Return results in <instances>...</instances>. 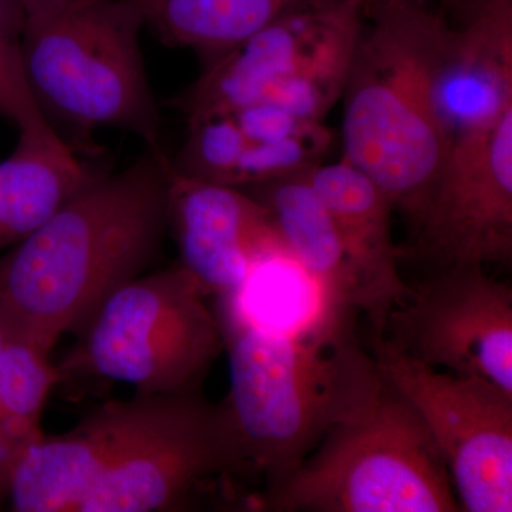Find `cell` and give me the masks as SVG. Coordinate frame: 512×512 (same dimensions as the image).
<instances>
[{"label": "cell", "mask_w": 512, "mask_h": 512, "mask_svg": "<svg viewBox=\"0 0 512 512\" xmlns=\"http://www.w3.org/2000/svg\"><path fill=\"white\" fill-rule=\"evenodd\" d=\"M247 476L224 402L200 392L138 394L43 436L12 471L16 512L188 511L205 485Z\"/></svg>", "instance_id": "6da1fadb"}, {"label": "cell", "mask_w": 512, "mask_h": 512, "mask_svg": "<svg viewBox=\"0 0 512 512\" xmlns=\"http://www.w3.org/2000/svg\"><path fill=\"white\" fill-rule=\"evenodd\" d=\"M167 153L147 148L101 174L0 256V313L49 350L80 335L107 298L146 274L167 231Z\"/></svg>", "instance_id": "7a4b0ae2"}, {"label": "cell", "mask_w": 512, "mask_h": 512, "mask_svg": "<svg viewBox=\"0 0 512 512\" xmlns=\"http://www.w3.org/2000/svg\"><path fill=\"white\" fill-rule=\"evenodd\" d=\"M352 319L353 313L328 308L299 330L218 319L229 365L222 402L247 476L264 478V493L379 393L382 377L357 345Z\"/></svg>", "instance_id": "3957f363"}, {"label": "cell", "mask_w": 512, "mask_h": 512, "mask_svg": "<svg viewBox=\"0 0 512 512\" xmlns=\"http://www.w3.org/2000/svg\"><path fill=\"white\" fill-rule=\"evenodd\" d=\"M343 90V157L414 227L451 146L437 103L446 15L420 0L366 10Z\"/></svg>", "instance_id": "277c9868"}, {"label": "cell", "mask_w": 512, "mask_h": 512, "mask_svg": "<svg viewBox=\"0 0 512 512\" xmlns=\"http://www.w3.org/2000/svg\"><path fill=\"white\" fill-rule=\"evenodd\" d=\"M148 10L146 0H72L23 26L30 89L56 130L116 128L163 153L161 114L140 43Z\"/></svg>", "instance_id": "5b68a950"}, {"label": "cell", "mask_w": 512, "mask_h": 512, "mask_svg": "<svg viewBox=\"0 0 512 512\" xmlns=\"http://www.w3.org/2000/svg\"><path fill=\"white\" fill-rule=\"evenodd\" d=\"M259 505L276 512L461 511L429 429L383 379L375 399L333 427Z\"/></svg>", "instance_id": "8992f818"}, {"label": "cell", "mask_w": 512, "mask_h": 512, "mask_svg": "<svg viewBox=\"0 0 512 512\" xmlns=\"http://www.w3.org/2000/svg\"><path fill=\"white\" fill-rule=\"evenodd\" d=\"M222 349L220 320L175 265L111 293L57 367L60 382L90 376L138 394L200 392Z\"/></svg>", "instance_id": "52a82bcc"}, {"label": "cell", "mask_w": 512, "mask_h": 512, "mask_svg": "<svg viewBox=\"0 0 512 512\" xmlns=\"http://www.w3.org/2000/svg\"><path fill=\"white\" fill-rule=\"evenodd\" d=\"M380 377L420 414L446 461L461 511H512V394L483 377L436 369L382 335Z\"/></svg>", "instance_id": "ba28073f"}, {"label": "cell", "mask_w": 512, "mask_h": 512, "mask_svg": "<svg viewBox=\"0 0 512 512\" xmlns=\"http://www.w3.org/2000/svg\"><path fill=\"white\" fill-rule=\"evenodd\" d=\"M365 15L366 0H336L276 20L204 66L171 104L191 120L254 104L296 77L345 87Z\"/></svg>", "instance_id": "9c48e42d"}, {"label": "cell", "mask_w": 512, "mask_h": 512, "mask_svg": "<svg viewBox=\"0 0 512 512\" xmlns=\"http://www.w3.org/2000/svg\"><path fill=\"white\" fill-rule=\"evenodd\" d=\"M382 336L436 369L483 377L512 394V289L484 266H450L412 288Z\"/></svg>", "instance_id": "30bf717a"}, {"label": "cell", "mask_w": 512, "mask_h": 512, "mask_svg": "<svg viewBox=\"0 0 512 512\" xmlns=\"http://www.w3.org/2000/svg\"><path fill=\"white\" fill-rule=\"evenodd\" d=\"M416 231L441 269L510 261L512 107L454 138Z\"/></svg>", "instance_id": "8fae6325"}, {"label": "cell", "mask_w": 512, "mask_h": 512, "mask_svg": "<svg viewBox=\"0 0 512 512\" xmlns=\"http://www.w3.org/2000/svg\"><path fill=\"white\" fill-rule=\"evenodd\" d=\"M167 224L178 265L205 298L241 292L256 266L286 252L271 215L242 188L210 183L168 168Z\"/></svg>", "instance_id": "7c38bea8"}, {"label": "cell", "mask_w": 512, "mask_h": 512, "mask_svg": "<svg viewBox=\"0 0 512 512\" xmlns=\"http://www.w3.org/2000/svg\"><path fill=\"white\" fill-rule=\"evenodd\" d=\"M463 3L456 25L446 16L437 77V103L451 143L512 107V0Z\"/></svg>", "instance_id": "4fadbf2b"}, {"label": "cell", "mask_w": 512, "mask_h": 512, "mask_svg": "<svg viewBox=\"0 0 512 512\" xmlns=\"http://www.w3.org/2000/svg\"><path fill=\"white\" fill-rule=\"evenodd\" d=\"M308 177L332 215L355 269L362 288V312L375 335H382L390 311L412 293V286L404 282L399 271L392 201L369 175L345 158L316 165Z\"/></svg>", "instance_id": "5bb4252c"}, {"label": "cell", "mask_w": 512, "mask_h": 512, "mask_svg": "<svg viewBox=\"0 0 512 512\" xmlns=\"http://www.w3.org/2000/svg\"><path fill=\"white\" fill-rule=\"evenodd\" d=\"M309 173V171H308ZM308 173L242 188L261 201L289 258L319 288L326 308L362 312V288L338 229Z\"/></svg>", "instance_id": "9a60e30c"}, {"label": "cell", "mask_w": 512, "mask_h": 512, "mask_svg": "<svg viewBox=\"0 0 512 512\" xmlns=\"http://www.w3.org/2000/svg\"><path fill=\"white\" fill-rule=\"evenodd\" d=\"M97 175L63 137L19 134L0 163V252L32 235Z\"/></svg>", "instance_id": "2e32d148"}, {"label": "cell", "mask_w": 512, "mask_h": 512, "mask_svg": "<svg viewBox=\"0 0 512 512\" xmlns=\"http://www.w3.org/2000/svg\"><path fill=\"white\" fill-rule=\"evenodd\" d=\"M336 0H154L147 25L170 46L197 53L204 66L276 20Z\"/></svg>", "instance_id": "e0dca14e"}, {"label": "cell", "mask_w": 512, "mask_h": 512, "mask_svg": "<svg viewBox=\"0 0 512 512\" xmlns=\"http://www.w3.org/2000/svg\"><path fill=\"white\" fill-rule=\"evenodd\" d=\"M52 350L16 329L0 340V440L12 461L45 436L40 429L43 409L60 383Z\"/></svg>", "instance_id": "ac0fdd59"}, {"label": "cell", "mask_w": 512, "mask_h": 512, "mask_svg": "<svg viewBox=\"0 0 512 512\" xmlns=\"http://www.w3.org/2000/svg\"><path fill=\"white\" fill-rule=\"evenodd\" d=\"M188 137L177 160L178 173L210 183L238 187L239 167L247 138L231 113L207 114L187 120Z\"/></svg>", "instance_id": "d6986e66"}, {"label": "cell", "mask_w": 512, "mask_h": 512, "mask_svg": "<svg viewBox=\"0 0 512 512\" xmlns=\"http://www.w3.org/2000/svg\"><path fill=\"white\" fill-rule=\"evenodd\" d=\"M23 16L9 0H0V119L16 124L19 134L62 137L33 96L22 55Z\"/></svg>", "instance_id": "ffe728a7"}, {"label": "cell", "mask_w": 512, "mask_h": 512, "mask_svg": "<svg viewBox=\"0 0 512 512\" xmlns=\"http://www.w3.org/2000/svg\"><path fill=\"white\" fill-rule=\"evenodd\" d=\"M20 10L23 26L50 18L66 8L72 0H9Z\"/></svg>", "instance_id": "44dd1931"}, {"label": "cell", "mask_w": 512, "mask_h": 512, "mask_svg": "<svg viewBox=\"0 0 512 512\" xmlns=\"http://www.w3.org/2000/svg\"><path fill=\"white\" fill-rule=\"evenodd\" d=\"M10 476H12V461L0 440V507L8 500Z\"/></svg>", "instance_id": "7402d4cb"}, {"label": "cell", "mask_w": 512, "mask_h": 512, "mask_svg": "<svg viewBox=\"0 0 512 512\" xmlns=\"http://www.w3.org/2000/svg\"><path fill=\"white\" fill-rule=\"evenodd\" d=\"M397 2V0H366V10L379 8V6L389 5V3Z\"/></svg>", "instance_id": "603a6c76"}, {"label": "cell", "mask_w": 512, "mask_h": 512, "mask_svg": "<svg viewBox=\"0 0 512 512\" xmlns=\"http://www.w3.org/2000/svg\"><path fill=\"white\" fill-rule=\"evenodd\" d=\"M146 2L148 3V9H150L151 5L154 3V0H146ZM148 12H150V10H148Z\"/></svg>", "instance_id": "cb8c5ba5"}]
</instances>
